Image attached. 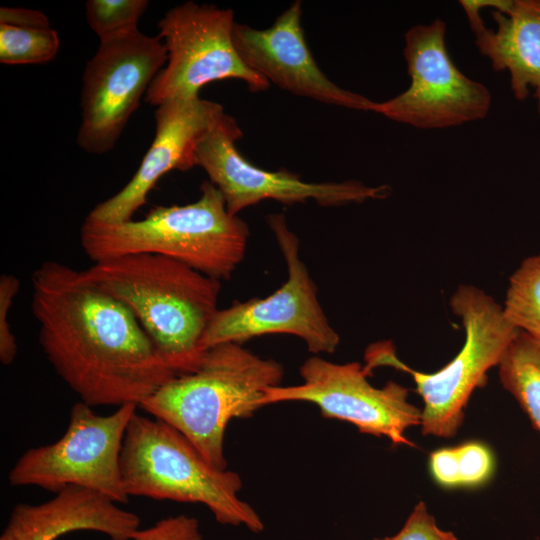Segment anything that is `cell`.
Returning a JSON list of instances; mask_svg holds the SVG:
<instances>
[{"label": "cell", "instance_id": "cell-19", "mask_svg": "<svg viewBox=\"0 0 540 540\" xmlns=\"http://www.w3.org/2000/svg\"><path fill=\"white\" fill-rule=\"evenodd\" d=\"M494 469V455L480 441L443 447L429 457L430 474L444 488L481 486L492 477Z\"/></svg>", "mask_w": 540, "mask_h": 540}, {"label": "cell", "instance_id": "cell-14", "mask_svg": "<svg viewBox=\"0 0 540 540\" xmlns=\"http://www.w3.org/2000/svg\"><path fill=\"white\" fill-rule=\"evenodd\" d=\"M302 2L291 3L264 29L235 23L233 42L240 58L270 85L323 104L371 112V99L331 81L314 59L302 27Z\"/></svg>", "mask_w": 540, "mask_h": 540}, {"label": "cell", "instance_id": "cell-6", "mask_svg": "<svg viewBox=\"0 0 540 540\" xmlns=\"http://www.w3.org/2000/svg\"><path fill=\"white\" fill-rule=\"evenodd\" d=\"M450 307L462 322L465 342L459 353L436 372L414 370L401 362L391 342L371 345L365 370L390 366L411 375L423 400L421 428L424 435L452 438L464 420V409L473 391L485 385L487 372L498 366L520 330L505 317L491 296L472 285H460Z\"/></svg>", "mask_w": 540, "mask_h": 540}, {"label": "cell", "instance_id": "cell-5", "mask_svg": "<svg viewBox=\"0 0 540 540\" xmlns=\"http://www.w3.org/2000/svg\"><path fill=\"white\" fill-rule=\"evenodd\" d=\"M121 474L128 496L200 503L217 522L264 529L256 511L238 497L240 476L212 466L176 428L158 418L132 416L121 451Z\"/></svg>", "mask_w": 540, "mask_h": 540}, {"label": "cell", "instance_id": "cell-2", "mask_svg": "<svg viewBox=\"0 0 540 540\" xmlns=\"http://www.w3.org/2000/svg\"><path fill=\"white\" fill-rule=\"evenodd\" d=\"M82 272L134 313L177 375L196 369L206 352L204 336L219 310V280L175 259L147 253L93 263Z\"/></svg>", "mask_w": 540, "mask_h": 540}, {"label": "cell", "instance_id": "cell-8", "mask_svg": "<svg viewBox=\"0 0 540 540\" xmlns=\"http://www.w3.org/2000/svg\"><path fill=\"white\" fill-rule=\"evenodd\" d=\"M234 12L213 4L186 1L158 21L167 62L149 86L144 100L158 106L172 99L199 96L214 81L237 79L251 92H264L270 83L240 58L233 42Z\"/></svg>", "mask_w": 540, "mask_h": 540}, {"label": "cell", "instance_id": "cell-10", "mask_svg": "<svg viewBox=\"0 0 540 540\" xmlns=\"http://www.w3.org/2000/svg\"><path fill=\"white\" fill-rule=\"evenodd\" d=\"M267 223L284 257L287 280L264 298L235 301L219 309L203 340L204 350L222 343L242 344L267 334H290L302 339L315 354L335 352L338 333L330 325L317 296V287L299 257V239L283 213L267 216Z\"/></svg>", "mask_w": 540, "mask_h": 540}, {"label": "cell", "instance_id": "cell-18", "mask_svg": "<svg viewBox=\"0 0 540 540\" xmlns=\"http://www.w3.org/2000/svg\"><path fill=\"white\" fill-rule=\"evenodd\" d=\"M498 368L503 388L540 432V338L520 331Z\"/></svg>", "mask_w": 540, "mask_h": 540}, {"label": "cell", "instance_id": "cell-16", "mask_svg": "<svg viewBox=\"0 0 540 540\" xmlns=\"http://www.w3.org/2000/svg\"><path fill=\"white\" fill-rule=\"evenodd\" d=\"M140 523L137 514L110 498L69 486L43 503L15 505L0 540H56L78 530L101 532L111 540H132Z\"/></svg>", "mask_w": 540, "mask_h": 540}, {"label": "cell", "instance_id": "cell-12", "mask_svg": "<svg viewBox=\"0 0 540 540\" xmlns=\"http://www.w3.org/2000/svg\"><path fill=\"white\" fill-rule=\"evenodd\" d=\"M242 130L236 119L224 113L200 143L197 166L222 194L233 216L245 208L272 199L285 205L306 203L334 207L360 204L388 197V185L367 186L358 180L306 182L288 170L269 171L249 162L237 149Z\"/></svg>", "mask_w": 540, "mask_h": 540}, {"label": "cell", "instance_id": "cell-17", "mask_svg": "<svg viewBox=\"0 0 540 540\" xmlns=\"http://www.w3.org/2000/svg\"><path fill=\"white\" fill-rule=\"evenodd\" d=\"M496 29L485 27L480 13L467 15L475 45L495 71H507L518 101L534 91L540 117V0H513L505 11L491 10Z\"/></svg>", "mask_w": 540, "mask_h": 540}, {"label": "cell", "instance_id": "cell-13", "mask_svg": "<svg viewBox=\"0 0 540 540\" xmlns=\"http://www.w3.org/2000/svg\"><path fill=\"white\" fill-rule=\"evenodd\" d=\"M303 383L267 389L262 406L284 401L316 404L322 415L347 421L361 433L384 436L393 445L414 446L406 436L410 427L420 425L422 411L408 401L409 390L388 381L372 386L370 375L357 362L337 364L321 357L308 358L300 367Z\"/></svg>", "mask_w": 540, "mask_h": 540}, {"label": "cell", "instance_id": "cell-26", "mask_svg": "<svg viewBox=\"0 0 540 540\" xmlns=\"http://www.w3.org/2000/svg\"><path fill=\"white\" fill-rule=\"evenodd\" d=\"M0 24L18 27H51L49 19L41 11L8 6H2L0 8Z\"/></svg>", "mask_w": 540, "mask_h": 540}, {"label": "cell", "instance_id": "cell-1", "mask_svg": "<svg viewBox=\"0 0 540 540\" xmlns=\"http://www.w3.org/2000/svg\"><path fill=\"white\" fill-rule=\"evenodd\" d=\"M31 281L41 349L81 402L139 407L177 375L134 313L82 270L44 261Z\"/></svg>", "mask_w": 540, "mask_h": 540}, {"label": "cell", "instance_id": "cell-25", "mask_svg": "<svg viewBox=\"0 0 540 540\" xmlns=\"http://www.w3.org/2000/svg\"><path fill=\"white\" fill-rule=\"evenodd\" d=\"M374 540H458L451 531L440 529L435 518L428 512L426 504L419 502L402 529L394 536Z\"/></svg>", "mask_w": 540, "mask_h": 540}, {"label": "cell", "instance_id": "cell-21", "mask_svg": "<svg viewBox=\"0 0 540 540\" xmlns=\"http://www.w3.org/2000/svg\"><path fill=\"white\" fill-rule=\"evenodd\" d=\"M60 39L51 27L0 24V62L6 65L43 64L52 61Z\"/></svg>", "mask_w": 540, "mask_h": 540}, {"label": "cell", "instance_id": "cell-20", "mask_svg": "<svg viewBox=\"0 0 540 540\" xmlns=\"http://www.w3.org/2000/svg\"><path fill=\"white\" fill-rule=\"evenodd\" d=\"M502 308L513 326L540 338V254L524 259L510 276Z\"/></svg>", "mask_w": 540, "mask_h": 540}, {"label": "cell", "instance_id": "cell-3", "mask_svg": "<svg viewBox=\"0 0 540 540\" xmlns=\"http://www.w3.org/2000/svg\"><path fill=\"white\" fill-rule=\"evenodd\" d=\"M185 205L157 206L140 220L106 223L86 217L80 243L93 263L132 254H157L180 261L219 281L242 262L249 239L245 221L231 215L210 181Z\"/></svg>", "mask_w": 540, "mask_h": 540}, {"label": "cell", "instance_id": "cell-23", "mask_svg": "<svg viewBox=\"0 0 540 540\" xmlns=\"http://www.w3.org/2000/svg\"><path fill=\"white\" fill-rule=\"evenodd\" d=\"M20 289L19 279L12 274L0 276V361L8 366L17 354V342L9 323V311Z\"/></svg>", "mask_w": 540, "mask_h": 540}, {"label": "cell", "instance_id": "cell-7", "mask_svg": "<svg viewBox=\"0 0 540 540\" xmlns=\"http://www.w3.org/2000/svg\"><path fill=\"white\" fill-rule=\"evenodd\" d=\"M139 408L117 407L100 415L78 401L69 415L64 434L55 442L26 450L9 471L11 486H37L59 492L69 486L100 493L126 504L121 474V451L128 424Z\"/></svg>", "mask_w": 540, "mask_h": 540}, {"label": "cell", "instance_id": "cell-4", "mask_svg": "<svg viewBox=\"0 0 540 540\" xmlns=\"http://www.w3.org/2000/svg\"><path fill=\"white\" fill-rule=\"evenodd\" d=\"M283 367L238 343L215 345L196 369L178 374L139 406L180 431L214 467L225 470L224 434L233 418L262 406L265 391L279 386Z\"/></svg>", "mask_w": 540, "mask_h": 540}, {"label": "cell", "instance_id": "cell-22", "mask_svg": "<svg viewBox=\"0 0 540 540\" xmlns=\"http://www.w3.org/2000/svg\"><path fill=\"white\" fill-rule=\"evenodd\" d=\"M85 16L99 41L138 28L148 0H87Z\"/></svg>", "mask_w": 540, "mask_h": 540}, {"label": "cell", "instance_id": "cell-15", "mask_svg": "<svg viewBox=\"0 0 540 540\" xmlns=\"http://www.w3.org/2000/svg\"><path fill=\"white\" fill-rule=\"evenodd\" d=\"M221 104L202 99H172L154 113L155 135L137 171L115 195L98 203L87 217L106 223L132 220L165 174L197 166V149L224 114Z\"/></svg>", "mask_w": 540, "mask_h": 540}, {"label": "cell", "instance_id": "cell-11", "mask_svg": "<svg viewBox=\"0 0 540 540\" xmlns=\"http://www.w3.org/2000/svg\"><path fill=\"white\" fill-rule=\"evenodd\" d=\"M166 62L162 39L139 28L101 40L82 76L78 146L95 155L112 150Z\"/></svg>", "mask_w": 540, "mask_h": 540}, {"label": "cell", "instance_id": "cell-9", "mask_svg": "<svg viewBox=\"0 0 540 540\" xmlns=\"http://www.w3.org/2000/svg\"><path fill=\"white\" fill-rule=\"evenodd\" d=\"M446 24L435 19L404 35L403 56L410 83L388 100L374 101L371 112L417 129H446L485 118L489 89L453 62L446 46Z\"/></svg>", "mask_w": 540, "mask_h": 540}, {"label": "cell", "instance_id": "cell-24", "mask_svg": "<svg viewBox=\"0 0 540 540\" xmlns=\"http://www.w3.org/2000/svg\"><path fill=\"white\" fill-rule=\"evenodd\" d=\"M132 540H203L196 518L177 515L163 518L153 526L138 529Z\"/></svg>", "mask_w": 540, "mask_h": 540}]
</instances>
